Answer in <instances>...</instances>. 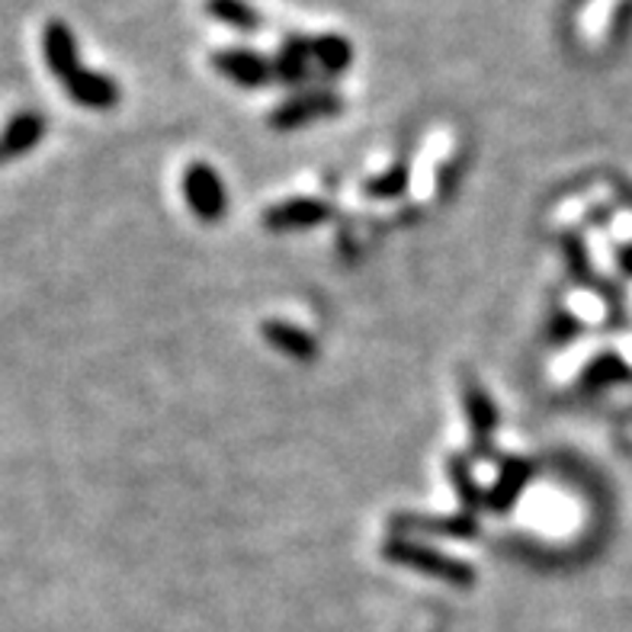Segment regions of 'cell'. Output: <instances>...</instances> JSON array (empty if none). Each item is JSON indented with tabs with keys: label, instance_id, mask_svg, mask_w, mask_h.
<instances>
[{
	"label": "cell",
	"instance_id": "obj_1",
	"mask_svg": "<svg viewBox=\"0 0 632 632\" xmlns=\"http://www.w3.org/2000/svg\"><path fill=\"white\" fill-rule=\"evenodd\" d=\"M385 555H388L392 562L408 565V568L427 572V575H433V578H440V582H450V585H460V588L472 585V568H469V565L456 562V558H447V555H440V552H433V549L418 546V543H402V540H398V543H388Z\"/></svg>",
	"mask_w": 632,
	"mask_h": 632
},
{
	"label": "cell",
	"instance_id": "obj_2",
	"mask_svg": "<svg viewBox=\"0 0 632 632\" xmlns=\"http://www.w3.org/2000/svg\"><path fill=\"white\" fill-rule=\"evenodd\" d=\"M183 193H187L190 210L196 212L200 218H206V222L222 218V212H225V183L210 165H190V170L183 173Z\"/></svg>",
	"mask_w": 632,
	"mask_h": 632
},
{
	"label": "cell",
	"instance_id": "obj_3",
	"mask_svg": "<svg viewBox=\"0 0 632 632\" xmlns=\"http://www.w3.org/2000/svg\"><path fill=\"white\" fill-rule=\"evenodd\" d=\"M43 52L52 75L61 81V87H68L84 68H81V58H78V43H75V33L65 20H52L45 23L43 33Z\"/></svg>",
	"mask_w": 632,
	"mask_h": 632
},
{
	"label": "cell",
	"instance_id": "obj_4",
	"mask_svg": "<svg viewBox=\"0 0 632 632\" xmlns=\"http://www.w3.org/2000/svg\"><path fill=\"white\" fill-rule=\"evenodd\" d=\"M335 113H340V100L331 90H308V93H295L293 100L276 106L270 123L273 128H298L312 120L335 116Z\"/></svg>",
	"mask_w": 632,
	"mask_h": 632
},
{
	"label": "cell",
	"instance_id": "obj_5",
	"mask_svg": "<svg viewBox=\"0 0 632 632\" xmlns=\"http://www.w3.org/2000/svg\"><path fill=\"white\" fill-rule=\"evenodd\" d=\"M212 65L238 87H263L273 75V65L267 58H260L257 52H245V48H228V52H218L212 58Z\"/></svg>",
	"mask_w": 632,
	"mask_h": 632
},
{
	"label": "cell",
	"instance_id": "obj_6",
	"mask_svg": "<svg viewBox=\"0 0 632 632\" xmlns=\"http://www.w3.org/2000/svg\"><path fill=\"white\" fill-rule=\"evenodd\" d=\"M45 132V120L40 113H20V116H13L7 128H3V135H0V155L3 158H20V155H26V151H33L36 145H40V138H43Z\"/></svg>",
	"mask_w": 632,
	"mask_h": 632
},
{
	"label": "cell",
	"instance_id": "obj_7",
	"mask_svg": "<svg viewBox=\"0 0 632 632\" xmlns=\"http://www.w3.org/2000/svg\"><path fill=\"white\" fill-rule=\"evenodd\" d=\"M65 93L87 110H110L120 100V87L97 71H81L71 84L65 87Z\"/></svg>",
	"mask_w": 632,
	"mask_h": 632
},
{
	"label": "cell",
	"instance_id": "obj_8",
	"mask_svg": "<svg viewBox=\"0 0 632 632\" xmlns=\"http://www.w3.org/2000/svg\"><path fill=\"white\" fill-rule=\"evenodd\" d=\"M325 215H328L325 203H315V200H290V203H283V206L267 212V228H276V232L308 228V225L325 222Z\"/></svg>",
	"mask_w": 632,
	"mask_h": 632
},
{
	"label": "cell",
	"instance_id": "obj_9",
	"mask_svg": "<svg viewBox=\"0 0 632 632\" xmlns=\"http://www.w3.org/2000/svg\"><path fill=\"white\" fill-rule=\"evenodd\" d=\"M263 338L270 340L280 353L295 357V360H312L315 357V340L308 338L302 328L286 325V321H267L263 325Z\"/></svg>",
	"mask_w": 632,
	"mask_h": 632
},
{
	"label": "cell",
	"instance_id": "obj_10",
	"mask_svg": "<svg viewBox=\"0 0 632 632\" xmlns=\"http://www.w3.org/2000/svg\"><path fill=\"white\" fill-rule=\"evenodd\" d=\"M308 61H312V40H290L283 45L280 58L273 61V75L283 78L286 84H295L308 75Z\"/></svg>",
	"mask_w": 632,
	"mask_h": 632
},
{
	"label": "cell",
	"instance_id": "obj_11",
	"mask_svg": "<svg viewBox=\"0 0 632 632\" xmlns=\"http://www.w3.org/2000/svg\"><path fill=\"white\" fill-rule=\"evenodd\" d=\"M312 58L328 71V75H340L350 68V58H353V48L347 40L340 36H315L312 40Z\"/></svg>",
	"mask_w": 632,
	"mask_h": 632
},
{
	"label": "cell",
	"instance_id": "obj_12",
	"mask_svg": "<svg viewBox=\"0 0 632 632\" xmlns=\"http://www.w3.org/2000/svg\"><path fill=\"white\" fill-rule=\"evenodd\" d=\"M206 10H210L212 20L228 23L235 30H257L260 26V13L245 0H210Z\"/></svg>",
	"mask_w": 632,
	"mask_h": 632
},
{
	"label": "cell",
	"instance_id": "obj_13",
	"mask_svg": "<svg viewBox=\"0 0 632 632\" xmlns=\"http://www.w3.org/2000/svg\"><path fill=\"white\" fill-rule=\"evenodd\" d=\"M465 405H469L472 430H475L478 437H488V430L495 427V408H492V402H488L482 392H469Z\"/></svg>",
	"mask_w": 632,
	"mask_h": 632
},
{
	"label": "cell",
	"instance_id": "obj_14",
	"mask_svg": "<svg viewBox=\"0 0 632 632\" xmlns=\"http://www.w3.org/2000/svg\"><path fill=\"white\" fill-rule=\"evenodd\" d=\"M405 180H408V170L392 168L388 173L376 177V180L370 183V190H373V196H395V193L405 187Z\"/></svg>",
	"mask_w": 632,
	"mask_h": 632
},
{
	"label": "cell",
	"instance_id": "obj_15",
	"mask_svg": "<svg viewBox=\"0 0 632 632\" xmlns=\"http://www.w3.org/2000/svg\"><path fill=\"white\" fill-rule=\"evenodd\" d=\"M0 161H3V155H0Z\"/></svg>",
	"mask_w": 632,
	"mask_h": 632
}]
</instances>
